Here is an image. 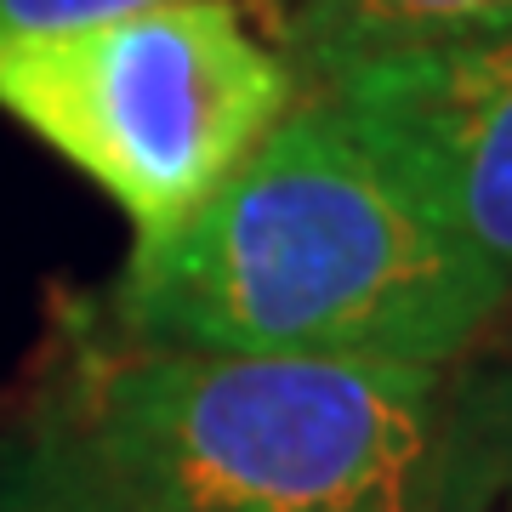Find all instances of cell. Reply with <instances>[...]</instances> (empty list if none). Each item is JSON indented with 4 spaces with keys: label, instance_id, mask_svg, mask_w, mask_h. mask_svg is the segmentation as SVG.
<instances>
[{
    "label": "cell",
    "instance_id": "obj_1",
    "mask_svg": "<svg viewBox=\"0 0 512 512\" xmlns=\"http://www.w3.org/2000/svg\"><path fill=\"white\" fill-rule=\"evenodd\" d=\"M507 296L501 268L444 234L302 92L200 211L131 239L97 325L154 348L450 370Z\"/></svg>",
    "mask_w": 512,
    "mask_h": 512
},
{
    "label": "cell",
    "instance_id": "obj_2",
    "mask_svg": "<svg viewBox=\"0 0 512 512\" xmlns=\"http://www.w3.org/2000/svg\"><path fill=\"white\" fill-rule=\"evenodd\" d=\"M450 370L126 342L92 319L46 461L92 512H433Z\"/></svg>",
    "mask_w": 512,
    "mask_h": 512
},
{
    "label": "cell",
    "instance_id": "obj_3",
    "mask_svg": "<svg viewBox=\"0 0 512 512\" xmlns=\"http://www.w3.org/2000/svg\"><path fill=\"white\" fill-rule=\"evenodd\" d=\"M296 97L291 57L245 0H154L0 40V114L103 188L137 234L200 211Z\"/></svg>",
    "mask_w": 512,
    "mask_h": 512
},
{
    "label": "cell",
    "instance_id": "obj_4",
    "mask_svg": "<svg viewBox=\"0 0 512 512\" xmlns=\"http://www.w3.org/2000/svg\"><path fill=\"white\" fill-rule=\"evenodd\" d=\"M302 92L444 234L512 279V29L359 57Z\"/></svg>",
    "mask_w": 512,
    "mask_h": 512
},
{
    "label": "cell",
    "instance_id": "obj_5",
    "mask_svg": "<svg viewBox=\"0 0 512 512\" xmlns=\"http://www.w3.org/2000/svg\"><path fill=\"white\" fill-rule=\"evenodd\" d=\"M245 6L291 57L302 86L359 57L512 29V0H245Z\"/></svg>",
    "mask_w": 512,
    "mask_h": 512
},
{
    "label": "cell",
    "instance_id": "obj_6",
    "mask_svg": "<svg viewBox=\"0 0 512 512\" xmlns=\"http://www.w3.org/2000/svg\"><path fill=\"white\" fill-rule=\"evenodd\" d=\"M433 512H512V365L444 382Z\"/></svg>",
    "mask_w": 512,
    "mask_h": 512
},
{
    "label": "cell",
    "instance_id": "obj_7",
    "mask_svg": "<svg viewBox=\"0 0 512 512\" xmlns=\"http://www.w3.org/2000/svg\"><path fill=\"white\" fill-rule=\"evenodd\" d=\"M131 6H154V0H0V40L57 35V29H80V23L131 12Z\"/></svg>",
    "mask_w": 512,
    "mask_h": 512
},
{
    "label": "cell",
    "instance_id": "obj_8",
    "mask_svg": "<svg viewBox=\"0 0 512 512\" xmlns=\"http://www.w3.org/2000/svg\"><path fill=\"white\" fill-rule=\"evenodd\" d=\"M0 512H92L69 490L46 450L35 461H0Z\"/></svg>",
    "mask_w": 512,
    "mask_h": 512
}]
</instances>
